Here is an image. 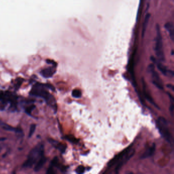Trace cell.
Returning a JSON list of instances; mask_svg holds the SVG:
<instances>
[{
    "label": "cell",
    "instance_id": "obj_1",
    "mask_svg": "<svg viewBox=\"0 0 174 174\" xmlns=\"http://www.w3.org/2000/svg\"><path fill=\"white\" fill-rule=\"evenodd\" d=\"M47 88H48L45 87V84L37 83L33 85L30 92V95L43 98L46 101L48 104L51 105L54 109L56 110V103L55 98L48 92Z\"/></svg>",
    "mask_w": 174,
    "mask_h": 174
},
{
    "label": "cell",
    "instance_id": "obj_2",
    "mask_svg": "<svg viewBox=\"0 0 174 174\" xmlns=\"http://www.w3.org/2000/svg\"><path fill=\"white\" fill-rule=\"evenodd\" d=\"M44 147L43 145H39L32 149L29 152L27 159L23 165L24 168H31L35 164L37 160L44 155Z\"/></svg>",
    "mask_w": 174,
    "mask_h": 174
},
{
    "label": "cell",
    "instance_id": "obj_3",
    "mask_svg": "<svg viewBox=\"0 0 174 174\" xmlns=\"http://www.w3.org/2000/svg\"><path fill=\"white\" fill-rule=\"evenodd\" d=\"M156 38L155 44V51L157 57L161 61H165V56L163 52V44L160 28L158 25L156 26Z\"/></svg>",
    "mask_w": 174,
    "mask_h": 174
},
{
    "label": "cell",
    "instance_id": "obj_4",
    "mask_svg": "<svg viewBox=\"0 0 174 174\" xmlns=\"http://www.w3.org/2000/svg\"><path fill=\"white\" fill-rule=\"evenodd\" d=\"M157 125L158 128L159 129V132L161 133L162 137L169 143H171V135L169 131L167 122L165 118L163 117L158 118L157 121Z\"/></svg>",
    "mask_w": 174,
    "mask_h": 174
},
{
    "label": "cell",
    "instance_id": "obj_5",
    "mask_svg": "<svg viewBox=\"0 0 174 174\" xmlns=\"http://www.w3.org/2000/svg\"><path fill=\"white\" fill-rule=\"evenodd\" d=\"M134 150L132 149L131 147H129L126 149H125V152L123 156L119 160V161L117 163V166L115 168V171L118 172V171L120 170L122 166L125 165L129 159H130L133 156L134 154Z\"/></svg>",
    "mask_w": 174,
    "mask_h": 174
},
{
    "label": "cell",
    "instance_id": "obj_6",
    "mask_svg": "<svg viewBox=\"0 0 174 174\" xmlns=\"http://www.w3.org/2000/svg\"><path fill=\"white\" fill-rule=\"evenodd\" d=\"M148 71L149 73H151L152 75L153 83L159 89H163L162 83L161 81V78L159 77V75L155 71L154 66L153 65H150L148 67Z\"/></svg>",
    "mask_w": 174,
    "mask_h": 174
},
{
    "label": "cell",
    "instance_id": "obj_7",
    "mask_svg": "<svg viewBox=\"0 0 174 174\" xmlns=\"http://www.w3.org/2000/svg\"><path fill=\"white\" fill-rule=\"evenodd\" d=\"M56 66H52L51 67L44 69L41 71V75L45 78H51L56 72Z\"/></svg>",
    "mask_w": 174,
    "mask_h": 174
},
{
    "label": "cell",
    "instance_id": "obj_8",
    "mask_svg": "<svg viewBox=\"0 0 174 174\" xmlns=\"http://www.w3.org/2000/svg\"><path fill=\"white\" fill-rule=\"evenodd\" d=\"M152 61L157 63L158 69H159V71H160L164 75H169L170 76L173 77V76H174V72H173V71L167 70L166 68V66H165L163 65H162L161 63H159V62H158V63L156 62L155 61V59L153 58H152Z\"/></svg>",
    "mask_w": 174,
    "mask_h": 174
},
{
    "label": "cell",
    "instance_id": "obj_9",
    "mask_svg": "<svg viewBox=\"0 0 174 174\" xmlns=\"http://www.w3.org/2000/svg\"><path fill=\"white\" fill-rule=\"evenodd\" d=\"M142 82H143V92H144V96H145V99H147V100L150 103H151L153 105H154L155 107L158 108L157 105L156 104V103L154 101L152 98L151 97V96L150 95L149 93H148L147 87H146V85H145V83L144 79L142 80Z\"/></svg>",
    "mask_w": 174,
    "mask_h": 174
},
{
    "label": "cell",
    "instance_id": "obj_10",
    "mask_svg": "<svg viewBox=\"0 0 174 174\" xmlns=\"http://www.w3.org/2000/svg\"><path fill=\"white\" fill-rule=\"evenodd\" d=\"M46 161H47V158L43 155L40 158V159H39L38 162H36L37 163L36 164L34 168V171L36 172L40 171V169L44 166Z\"/></svg>",
    "mask_w": 174,
    "mask_h": 174
},
{
    "label": "cell",
    "instance_id": "obj_11",
    "mask_svg": "<svg viewBox=\"0 0 174 174\" xmlns=\"http://www.w3.org/2000/svg\"><path fill=\"white\" fill-rule=\"evenodd\" d=\"M0 127L5 130L14 131L17 133H21L22 132V130L21 129H18V128L13 127L2 121H0Z\"/></svg>",
    "mask_w": 174,
    "mask_h": 174
},
{
    "label": "cell",
    "instance_id": "obj_12",
    "mask_svg": "<svg viewBox=\"0 0 174 174\" xmlns=\"http://www.w3.org/2000/svg\"><path fill=\"white\" fill-rule=\"evenodd\" d=\"M50 142L52 143L57 149L61 151V153H64L66 152V145L61 144V143H58L57 141H55L54 140L50 139Z\"/></svg>",
    "mask_w": 174,
    "mask_h": 174
},
{
    "label": "cell",
    "instance_id": "obj_13",
    "mask_svg": "<svg viewBox=\"0 0 174 174\" xmlns=\"http://www.w3.org/2000/svg\"><path fill=\"white\" fill-rule=\"evenodd\" d=\"M165 28L167 30L170 34V37L172 40V41H174V24L172 23L169 22L166 24L165 25Z\"/></svg>",
    "mask_w": 174,
    "mask_h": 174
},
{
    "label": "cell",
    "instance_id": "obj_14",
    "mask_svg": "<svg viewBox=\"0 0 174 174\" xmlns=\"http://www.w3.org/2000/svg\"><path fill=\"white\" fill-rule=\"evenodd\" d=\"M155 147L156 146H155V144H153V145L150 148H149L145 153H144V154L141 157V159H145V158L152 156L154 153L155 152Z\"/></svg>",
    "mask_w": 174,
    "mask_h": 174
},
{
    "label": "cell",
    "instance_id": "obj_15",
    "mask_svg": "<svg viewBox=\"0 0 174 174\" xmlns=\"http://www.w3.org/2000/svg\"><path fill=\"white\" fill-rule=\"evenodd\" d=\"M150 18V14L148 13L145 15V19H144V23H143V29H142V36H143V37H144V35L145 34V31H146V29H147Z\"/></svg>",
    "mask_w": 174,
    "mask_h": 174
},
{
    "label": "cell",
    "instance_id": "obj_16",
    "mask_svg": "<svg viewBox=\"0 0 174 174\" xmlns=\"http://www.w3.org/2000/svg\"><path fill=\"white\" fill-rule=\"evenodd\" d=\"M71 95L74 98H79L82 96V93H81V91H80L79 89H75L72 92Z\"/></svg>",
    "mask_w": 174,
    "mask_h": 174
},
{
    "label": "cell",
    "instance_id": "obj_17",
    "mask_svg": "<svg viewBox=\"0 0 174 174\" xmlns=\"http://www.w3.org/2000/svg\"><path fill=\"white\" fill-rule=\"evenodd\" d=\"M23 82L24 79L22 78H18L17 79L15 84V88L16 90H18L19 89Z\"/></svg>",
    "mask_w": 174,
    "mask_h": 174
},
{
    "label": "cell",
    "instance_id": "obj_18",
    "mask_svg": "<svg viewBox=\"0 0 174 174\" xmlns=\"http://www.w3.org/2000/svg\"><path fill=\"white\" fill-rule=\"evenodd\" d=\"M66 139L69 140L71 143H74V144H76L78 143V140L77 139H76L75 137H74L73 135H67L66 136Z\"/></svg>",
    "mask_w": 174,
    "mask_h": 174
},
{
    "label": "cell",
    "instance_id": "obj_19",
    "mask_svg": "<svg viewBox=\"0 0 174 174\" xmlns=\"http://www.w3.org/2000/svg\"><path fill=\"white\" fill-rule=\"evenodd\" d=\"M35 105H31L29 106L28 107H27L26 109L25 110V111L26 113L29 114V115H31V113L32 111H33V110L35 108Z\"/></svg>",
    "mask_w": 174,
    "mask_h": 174
},
{
    "label": "cell",
    "instance_id": "obj_20",
    "mask_svg": "<svg viewBox=\"0 0 174 174\" xmlns=\"http://www.w3.org/2000/svg\"><path fill=\"white\" fill-rule=\"evenodd\" d=\"M36 126L35 124H32L31 125L29 132V137H31L33 135V134L34 133L36 129Z\"/></svg>",
    "mask_w": 174,
    "mask_h": 174
},
{
    "label": "cell",
    "instance_id": "obj_21",
    "mask_svg": "<svg viewBox=\"0 0 174 174\" xmlns=\"http://www.w3.org/2000/svg\"><path fill=\"white\" fill-rule=\"evenodd\" d=\"M84 171H85V168L82 166H79L77 167L76 170V173L78 174H83L84 172Z\"/></svg>",
    "mask_w": 174,
    "mask_h": 174
},
{
    "label": "cell",
    "instance_id": "obj_22",
    "mask_svg": "<svg viewBox=\"0 0 174 174\" xmlns=\"http://www.w3.org/2000/svg\"><path fill=\"white\" fill-rule=\"evenodd\" d=\"M51 166H52L59 167V162H58V159L57 157H56L54 158L53 159L52 161H51Z\"/></svg>",
    "mask_w": 174,
    "mask_h": 174
},
{
    "label": "cell",
    "instance_id": "obj_23",
    "mask_svg": "<svg viewBox=\"0 0 174 174\" xmlns=\"http://www.w3.org/2000/svg\"><path fill=\"white\" fill-rule=\"evenodd\" d=\"M55 171L54 170L53 166H50L48 168V170L47 171V174H55Z\"/></svg>",
    "mask_w": 174,
    "mask_h": 174
},
{
    "label": "cell",
    "instance_id": "obj_24",
    "mask_svg": "<svg viewBox=\"0 0 174 174\" xmlns=\"http://www.w3.org/2000/svg\"><path fill=\"white\" fill-rule=\"evenodd\" d=\"M47 63L48 64H50V65H52L53 66H57V63L55 62L54 61H52V60H50V59H48L46 61Z\"/></svg>",
    "mask_w": 174,
    "mask_h": 174
},
{
    "label": "cell",
    "instance_id": "obj_25",
    "mask_svg": "<svg viewBox=\"0 0 174 174\" xmlns=\"http://www.w3.org/2000/svg\"><path fill=\"white\" fill-rule=\"evenodd\" d=\"M45 87L48 88V89H51L52 91H55V88L53 86L50 84H45Z\"/></svg>",
    "mask_w": 174,
    "mask_h": 174
},
{
    "label": "cell",
    "instance_id": "obj_26",
    "mask_svg": "<svg viewBox=\"0 0 174 174\" xmlns=\"http://www.w3.org/2000/svg\"><path fill=\"white\" fill-rule=\"evenodd\" d=\"M167 87L171 88V89H172L173 91H174V87H173V85H171V84H169V85H167Z\"/></svg>",
    "mask_w": 174,
    "mask_h": 174
},
{
    "label": "cell",
    "instance_id": "obj_27",
    "mask_svg": "<svg viewBox=\"0 0 174 174\" xmlns=\"http://www.w3.org/2000/svg\"><path fill=\"white\" fill-rule=\"evenodd\" d=\"M1 148L0 147V151H1Z\"/></svg>",
    "mask_w": 174,
    "mask_h": 174
}]
</instances>
